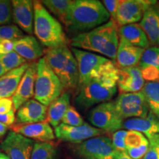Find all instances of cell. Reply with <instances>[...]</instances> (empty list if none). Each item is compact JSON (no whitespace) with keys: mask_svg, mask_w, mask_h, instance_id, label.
<instances>
[{"mask_svg":"<svg viewBox=\"0 0 159 159\" xmlns=\"http://www.w3.org/2000/svg\"><path fill=\"white\" fill-rule=\"evenodd\" d=\"M119 42V27L111 19L92 30L79 33L71 39V45L73 48L94 52L114 61Z\"/></svg>","mask_w":159,"mask_h":159,"instance_id":"6da1fadb","label":"cell"},{"mask_svg":"<svg viewBox=\"0 0 159 159\" xmlns=\"http://www.w3.org/2000/svg\"><path fill=\"white\" fill-rule=\"evenodd\" d=\"M110 15L98 0H75L63 24L73 32L84 33L110 21Z\"/></svg>","mask_w":159,"mask_h":159,"instance_id":"7a4b0ae2","label":"cell"},{"mask_svg":"<svg viewBox=\"0 0 159 159\" xmlns=\"http://www.w3.org/2000/svg\"><path fill=\"white\" fill-rule=\"evenodd\" d=\"M118 71L105 75L77 87L75 102L82 111L109 102L117 92Z\"/></svg>","mask_w":159,"mask_h":159,"instance_id":"3957f363","label":"cell"},{"mask_svg":"<svg viewBox=\"0 0 159 159\" xmlns=\"http://www.w3.org/2000/svg\"><path fill=\"white\" fill-rule=\"evenodd\" d=\"M43 57L49 68L59 78L63 90L77 88L78 66L72 52L67 45L49 49Z\"/></svg>","mask_w":159,"mask_h":159,"instance_id":"277c9868","label":"cell"},{"mask_svg":"<svg viewBox=\"0 0 159 159\" xmlns=\"http://www.w3.org/2000/svg\"><path fill=\"white\" fill-rule=\"evenodd\" d=\"M33 33L39 41L49 49L66 45L67 39L62 26L41 2H33Z\"/></svg>","mask_w":159,"mask_h":159,"instance_id":"5b68a950","label":"cell"},{"mask_svg":"<svg viewBox=\"0 0 159 159\" xmlns=\"http://www.w3.org/2000/svg\"><path fill=\"white\" fill-rule=\"evenodd\" d=\"M71 50L78 66V86L93 79L118 71V66L107 57L73 47Z\"/></svg>","mask_w":159,"mask_h":159,"instance_id":"8992f818","label":"cell"},{"mask_svg":"<svg viewBox=\"0 0 159 159\" xmlns=\"http://www.w3.org/2000/svg\"><path fill=\"white\" fill-rule=\"evenodd\" d=\"M63 90L57 75L49 68L44 57L37 63L35 82V99L48 107L61 96Z\"/></svg>","mask_w":159,"mask_h":159,"instance_id":"52a82bcc","label":"cell"},{"mask_svg":"<svg viewBox=\"0 0 159 159\" xmlns=\"http://www.w3.org/2000/svg\"><path fill=\"white\" fill-rule=\"evenodd\" d=\"M88 119L94 128L113 134L122 128L125 121L117 111L114 101L94 106L89 111Z\"/></svg>","mask_w":159,"mask_h":159,"instance_id":"ba28073f","label":"cell"},{"mask_svg":"<svg viewBox=\"0 0 159 159\" xmlns=\"http://www.w3.org/2000/svg\"><path fill=\"white\" fill-rule=\"evenodd\" d=\"M111 139L97 136L72 147V152L78 159H114L116 152Z\"/></svg>","mask_w":159,"mask_h":159,"instance_id":"9c48e42d","label":"cell"},{"mask_svg":"<svg viewBox=\"0 0 159 159\" xmlns=\"http://www.w3.org/2000/svg\"><path fill=\"white\" fill-rule=\"evenodd\" d=\"M114 103L117 111L124 120L131 118H144L150 111L142 91L122 93Z\"/></svg>","mask_w":159,"mask_h":159,"instance_id":"30bf717a","label":"cell"},{"mask_svg":"<svg viewBox=\"0 0 159 159\" xmlns=\"http://www.w3.org/2000/svg\"><path fill=\"white\" fill-rule=\"evenodd\" d=\"M155 2L154 0H122L114 21L120 27L140 22L147 9Z\"/></svg>","mask_w":159,"mask_h":159,"instance_id":"8fae6325","label":"cell"},{"mask_svg":"<svg viewBox=\"0 0 159 159\" xmlns=\"http://www.w3.org/2000/svg\"><path fill=\"white\" fill-rule=\"evenodd\" d=\"M35 142L11 131L0 144V149L10 159H30Z\"/></svg>","mask_w":159,"mask_h":159,"instance_id":"7c38bea8","label":"cell"},{"mask_svg":"<svg viewBox=\"0 0 159 159\" xmlns=\"http://www.w3.org/2000/svg\"><path fill=\"white\" fill-rule=\"evenodd\" d=\"M54 133L55 137L59 140L76 144L89 139L100 136L105 132L88 123L81 126H69L61 123L55 128Z\"/></svg>","mask_w":159,"mask_h":159,"instance_id":"4fadbf2b","label":"cell"},{"mask_svg":"<svg viewBox=\"0 0 159 159\" xmlns=\"http://www.w3.org/2000/svg\"><path fill=\"white\" fill-rule=\"evenodd\" d=\"M36 71L37 63H33L30 64L24 74L15 94L11 97L15 111H17L21 105L34 97Z\"/></svg>","mask_w":159,"mask_h":159,"instance_id":"5bb4252c","label":"cell"},{"mask_svg":"<svg viewBox=\"0 0 159 159\" xmlns=\"http://www.w3.org/2000/svg\"><path fill=\"white\" fill-rule=\"evenodd\" d=\"M13 18L14 22L22 31L30 35L33 33L34 8L33 2L30 0H13Z\"/></svg>","mask_w":159,"mask_h":159,"instance_id":"9a60e30c","label":"cell"},{"mask_svg":"<svg viewBox=\"0 0 159 159\" xmlns=\"http://www.w3.org/2000/svg\"><path fill=\"white\" fill-rule=\"evenodd\" d=\"M144 80L142 76L139 67L118 68L117 87L122 93H136L142 90Z\"/></svg>","mask_w":159,"mask_h":159,"instance_id":"2e32d148","label":"cell"},{"mask_svg":"<svg viewBox=\"0 0 159 159\" xmlns=\"http://www.w3.org/2000/svg\"><path fill=\"white\" fill-rule=\"evenodd\" d=\"M47 106L35 99H31L19 108L16 120L19 125L34 124L43 122L47 119Z\"/></svg>","mask_w":159,"mask_h":159,"instance_id":"e0dca14e","label":"cell"},{"mask_svg":"<svg viewBox=\"0 0 159 159\" xmlns=\"http://www.w3.org/2000/svg\"><path fill=\"white\" fill-rule=\"evenodd\" d=\"M13 131L41 142H49L55 138L54 130L47 121L28 125H17L12 127Z\"/></svg>","mask_w":159,"mask_h":159,"instance_id":"ac0fdd59","label":"cell"},{"mask_svg":"<svg viewBox=\"0 0 159 159\" xmlns=\"http://www.w3.org/2000/svg\"><path fill=\"white\" fill-rule=\"evenodd\" d=\"M146 34L150 45L159 47V2L150 6L139 23Z\"/></svg>","mask_w":159,"mask_h":159,"instance_id":"d6986e66","label":"cell"},{"mask_svg":"<svg viewBox=\"0 0 159 159\" xmlns=\"http://www.w3.org/2000/svg\"><path fill=\"white\" fill-rule=\"evenodd\" d=\"M144 49L131 44L126 40L119 38L116 53V63L119 68L137 66L140 62Z\"/></svg>","mask_w":159,"mask_h":159,"instance_id":"ffe728a7","label":"cell"},{"mask_svg":"<svg viewBox=\"0 0 159 159\" xmlns=\"http://www.w3.org/2000/svg\"><path fill=\"white\" fill-rule=\"evenodd\" d=\"M123 128L142 133L147 138L159 134V119L153 113L149 111L144 118L128 119L123 122Z\"/></svg>","mask_w":159,"mask_h":159,"instance_id":"44dd1931","label":"cell"},{"mask_svg":"<svg viewBox=\"0 0 159 159\" xmlns=\"http://www.w3.org/2000/svg\"><path fill=\"white\" fill-rule=\"evenodd\" d=\"M29 66L30 63H25L19 68L6 72L0 77V99L11 98L13 96Z\"/></svg>","mask_w":159,"mask_h":159,"instance_id":"7402d4cb","label":"cell"},{"mask_svg":"<svg viewBox=\"0 0 159 159\" xmlns=\"http://www.w3.org/2000/svg\"><path fill=\"white\" fill-rule=\"evenodd\" d=\"M13 51L26 61H35L43 55L42 47L33 35H25L16 41Z\"/></svg>","mask_w":159,"mask_h":159,"instance_id":"603a6c76","label":"cell"},{"mask_svg":"<svg viewBox=\"0 0 159 159\" xmlns=\"http://www.w3.org/2000/svg\"><path fill=\"white\" fill-rule=\"evenodd\" d=\"M69 106L70 95L69 93L63 92L48 106L47 119L49 125L54 128L58 126Z\"/></svg>","mask_w":159,"mask_h":159,"instance_id":"cb8c5ba5","label":"cell"},{"mask_svg":"<svg viewBox=\"0 0 159 159\" xmlns=\"http://www.w3.org/2000/svg\"><path fill=\"white\" fill-rule=\"evenodd\" d=\"M119 38L126 40L131 44L142 49L150 47V42L139 24H133L119 28Z\"/></svg>","mask_w":159,"mask_h":159,"instance_id":"d4e9b609","label":"cell"},{"mask_svg":"<svg viewBox=\"0 0 159 159\" xmlns=\"http://www.w3.org/2000/svg\"><path fill=\"white\" fill-rule=\"evenodd\" d=\"M141 91L150 111L159 119V82L145 83Z\"/></svg>","mask_w":159,"mask_h":159,"instance_id":"484cf974","label":"cell"},{"mask_svg":"<svg viewBox=\"0 0 159 159\" xmlns=\"http://www.w3.org/2000/svg\"><path fill=\"white\" fill-rule=\"evenodd\" d=\"M73 2L71 0H44L41 2L49 13L63 23Z\"/></svg>","mask_w":159,"mask_h":159,"instance_id":"4316f807","label":"cell"},{"mask_svg":"<svg viewBox=\"0 0 159 159\" xmlns=\"http://www.w3.org/2000/svg\"><path fill=\"white\" fill-rule=\"evenodd\" d=\"M57 150L50 142H35L30 159H55Z\"/></svg>","mask_w":159,"mask_h":159,"instance_id":"83f0119b","label":"cell"},{"mask_svg":"<svg viewBox=\"0 0 159 159\" xmlns=\"http://www.w3.org/2000/svg\"><path fill=\"white\" fill-rule=\"evenodd\" d=\"M0 62L2 65L5 72L13 70L27 63V61L21 57L14 51L5 55H0Z\"/></svg>","mask_w":159,"mask_h":159,"instance_id":"f1b7e54d","label":"cell"},{"mask_svg":"<svg viewBox=\"0 0 159 159\" xmlns=\"http://www.w3.org/2000/svg\"><path fill=\"white\" fill-rule=\"evenodd\" d=\"M152 66L159 69V47H150L145 49L138 66Z\"/></svg>","mask_w":159,"mask_h":159,"instance_id":"f546056e","label":"cell"},{"mask_svg":"<svg viewBox=\"0 0 159 159\" xmlns=\"http://www.w3.org/2000/svg\"><path fill=\"white\" fill-rule=\"evenodd\" d=\"M149 142L148 139L142 133L134 130H127L125 137V144L126 150L128 149H136Z\"/></svg>","mask_w":159,"mask_h":159,"instance_id":"4dcf8cb0","label":"cell"},{"mask_svg":"<svg viewBox=\"0 0 159 159\" xmlns=\"http://www.w3.org/2000/svg\"><path fill=\"white\" fill-rule=\"evenodd\" d=\"M24 36L23 31L16 25H9L0 27V41H16Z\"/></svg>","mask_w":159,"mask_h":159,"instance_id":"1f68e13d","label":"cell"},{"mask_svg":"<svg viewBox=\"0 0 159 159\" xmlns=\"http://www.w3.org/2000/svg\"><path fill=\"white\" fill-rule=\"evenodd\" d=\"M61 123L69 125V126H81V125H84L85 122L81 117L80 114L78 113V111L74 107L70 105L67 109L66 112L65 113Z\"/></svg>","mask_w":159,"mask_h":159,"instance_id":"d6a6232c","label":"cell"},{"mask_svg":"<svg viewBox=\"0 0 159 159\" xmlns=\"http://www.w3.org/2000/svg\"><path fill=\"white\" fill-rule=\"evenodd\" d=\"M13 19L12 2L9 0H0V27L9 25Z\"/></svg>","mask_w":159,"mask_h":159,"instance_id":"836d02e7","label":"cell"},{"mask_svg":"<svg viewBox=\"0 0 159 159\" xmlns=\"http://www.w3.org/2000/svg\"><path fill=\"white\" fill-rule=\"evenodd\" d=\"M149 148L143 159H159V134L148 139Z\"/></svg>","mask_w":159,"mask_h":159,"instance_id":"e575fe53","label":"cell"},{"mask_svg":"<svg viewBox=\"0 0 159 159\" xmlns=\"http://www.w3.org/2000/svg\"><path fill=\"white\" fill-rule=\"evenodd\" d=\"M143 79L148 82H159V69L152 66H139Z\"/></svg>","mask_w":159,"mask_h":159,"instance_id":"d590c367","label":"cell"},{"mask_svg":"<svg viewBox=\"0 0 159 159\" xmlns=\"http://www.w3.org/2000/svg\"><path fill=\"white\" fill-rule=\"evenodd\" d=\"M127 130H119L113 134L112 144L115 150L118 152H126V147L125 144V137L126 136Z\"/></svg>","mask_w":159,"mask_h":159,"instance_id":"8d00e7d4","label":"cell"},{"mask_svg":"<svg viewBox=\"0 0 159 159\" xmlns=\"http://www.w3.org/2000/svg\"><path fill=\"white\" fill-rule=\"evenodd\" d=\"M149 148V142L145 143L141 147L136 149H128L126 150L127 154L133 159H143L148 152Z\"/></svg>","mask_w":159,"mask_h":159,"instance_id":"74e56055","label":"cell"},{"mask_svg":"<svg viewBox=\"0 0 159 159\" xmlns=\"http://www.w3.org/2000/svg\"><path fill=\"white\" fill-rule=\"evenodd\" d=\"M119 2H120V0H104L102 2L105 8L106 9V11H108L110 16L112 18L114 21L116 19Z\"/></svg>","mask_w":159,"mask_h":159,"instance_id":"f35d334b","label":"cell"},{"mask_svg":"<svg viewBox=\"0 0 159 159\" xmlns=\"http://www.w3.org/2000/svg\"><path fill=\"white\" fill-rule=\"evenodd\" d=\"M14 110L11 98L0 99V114H5Z\"/></svg>","mask_w":159,"mask_h":159,"instance_id":"ab89813d","label":"cell"},{"mask_svg":"<svg viewBox=\"0 0 159 159\" xmlns=\"http://www.w3.org/2000/svg\"><path fill=\"white\" fill-rule=\"evenodd\" d=\"M16 122L15 111H11V112L5 114H0V122L3 123L7 126H11Z\"/></svg>","mask_w":159,"mask_h":159,"instance_id":"60d3db41","label":"cell"},{"mask_svg":"<svg viewBox=\"0 0 159 159\" xmlns=\"http://www.w3.org/2000/svg\"><path fill=\"white\" fill-rule=\"evenodd\" d=\"M15 43L16 41H0V55H5L13 51Z\"/></svg>","mask_w":159,"mask_h":159,"instance_id":"b9f144b4","label":"cell"},{"mask_svg":"<svg viewBox=\"0 0 159 159\" xmlns=\"http://www.w3.org/2000/svg\"><path fill=\"white\" fill-rule=\"evenodd\" d=\"M114 159H133L127 154L126 152H118L116 151L114 155Z\"/></svg>","mask_w":159,"mask_h":159,"instance_id":"7bdbcfd3","label":"cell"},{"mask_svg":"<svg viewBox=\"0 0 159 159\" xmlns=\"http://www.w3.org/2000/svg\"><path fill=\"white\" fill-rule=\"evenodd\" d=\"M8 127L9 126H7V125L0 122V137L5 136L7 130H8Z\"/></svg>","mask_w":159,"mask_h":159,"instance_id":"ee69618b","label":"cell"},{"mask_svg":"<svg viewBox=\"0 0 159 159\" xmlns=\"http://www.w3.org/2000/svg\"><path fill=\"white\" fill-rule=\"evenodd\" d=\"M5 73H6V72H5V69H4L3 66H2V65L1 62H0V77L2 76L3 75H5Z\"/></svg>","mask_w":159,"mask_h":159,"instance_id":"f6af8a7d","label":"cell"},{"mask_svg":"<svg viewBox=\"0 0 159 159\" xmlns=\"http://www.w3.org/2000/svg\"><path fill=\"white\" fill-rule=\"evenodd\" d=\"M0 159H10L3 152H0Z\"/></svg>","mask_w":159,"mask_h":159,"instance_id":"bcb514c9","label":"cell"}]
</instances>
